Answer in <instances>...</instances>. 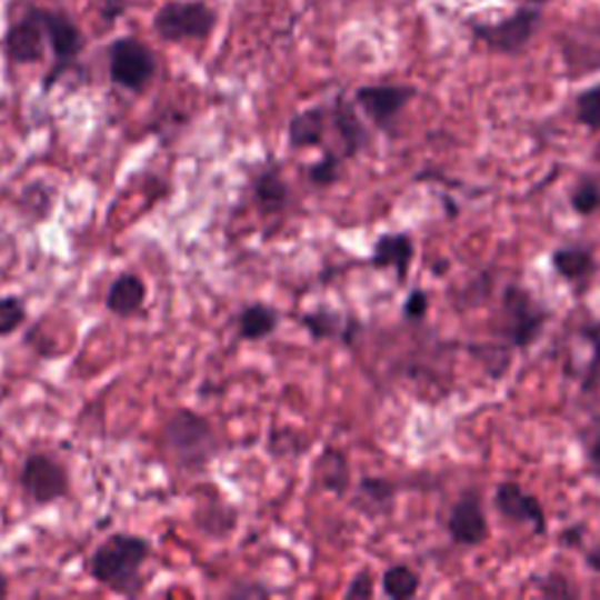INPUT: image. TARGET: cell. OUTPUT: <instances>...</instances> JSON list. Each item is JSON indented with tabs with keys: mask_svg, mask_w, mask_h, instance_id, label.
Returning a JSON list of instances; mask_svg holds the SVG:
<instances>
[{
	"mask_svg": "<svg viewBox=\"0 0 600 600\" xmlns=\"http://www.w3.org/2000/svg\"><path fill=\"white\" fill-rule=\"evenodd\" d=\"M148 559L150 544L146 538L116 532L94 549L90 559V574L113 593L137 596L143 587L141 570Z\"/></svg>",
	"mask_w": 600,
	"mask_h": 600,
	"instance_id": "6da1fadb",
	"label": "cell"
},
{
	"mask_svg": "<svg viewBox=\"0 0 600 600\" xmlns=\"http://www.w3.org/2000/svg\"><path fill=\"white\" fill-rule=\"evenodd\" d=\"M164 453L186 471H202L219 453V439L213 424L190 409L169 416L162 427Z\"/></svg>",
	"mask_w": 600,
	"mask_h": 600,
	"instance_id": "7a4b0ae2",
	"label": "cell"
},
{
	"mask_svg": "<svg viewBox=\"0 0 600 600\" xmlns=\"http://www.w3.org/2000/svg\"><path fill=\"white\" fill-rule=\"evenodd\" d=\"M542 24V10L538 6H523L513 14L498 21H469L471 36L492 52L521 54L532 36Z\"/></svg>",
	"mask_w": 600,
	"mask_h": 600,
	"instance_id": "3957f363",
	"label": "cell"
},
{
	"mask_svg": "<svg viewBox=\"0 0 600 600\" xmlns=\"http://www.w3.org/2000/svg\"><path fill=\"white\" fill-rule=\"evenodd\" d=\"M217 19L213 8L200 0H171L156 12L153 29L164 42L202 40L217 27Z\"/></svg>",
	"mask_w": 600,
	"mask_h": 600,
	"instance_id": "277c9868",
	"label": "cell"
},
{
	"mask_svg": "<svg viewBox=\"0 0 600 600\" xmlns=\"http://www.w3.org/2000/svg\"><path fill=\"white\" fill-rule=\"evenodd\" d=\"M109 73L118 88L143 92L158 73V59L146 42L137 38H118L109 46Z\"/></svg>",
	"mask_w": 600,
	"mask_h": 600,
	"instance_id": "5b68a950",
	"label": "cell"
},
{
	"mask_svg": "<svg viewBox=\"0 0 600 600\" xmlns=\"http://www.w3.org/2000/svg\"><path fill=\"white\" fill-rule=\"evenodd\" d=\"M19 481L33 504H52L69 496V471L46 453H33L24 460Z\"/></svg>",
	"mask_w": 600,
	"mask_h": 600,
	"instance_id": "8992f818",
	"label": "cell"
},
{
	"mask_svg": "<svg viewBox=\"0 0 600 600\" xmlns=\"http://www.w3.org/2000/svg\"><path fill=\"white\" fill-rule=\"evenodd\" d=\"M40 17H42V27H46V33H48V46L54 57L52 69L46 78V90H48L59 80L63 71H69L73 67L84 48V36L80 33L78 24L67 12L40 8Z\"/></svg>",
	"mask_w": 600,
	"mask_h": 600,
	"instance_id": "52a82bcc",
	"label": "cell"
},
{
	"mask_svg": "<svg viewBox=\"0 0 600 600\" xmlns=\"http://www.w3.org/2000/svg\"><path fill=\"white\" fill-rule=\"evenodd\" d=\"M48 33L42 27L40 8H29L17 21H12L6 33V54L12 63H38L46 59Z\"/></svg>",
	"mask_w": 600,
	"mask_h": 600,
	"instance_id": "ba28073f",
	"label": "cell"
},
{
	"mask_svg": "<svg viewBox=\"0 0 600 600\" xmlns=\"http://www.w3.org/2000/svg\"><path fill=\"white\" fill-rule=\"evenodd\" d=\"M413 97L416 88H409V84H367V88H359L354 92L359 109L382 130L394 124Z\"/></svg>",
	"mask_w": 600,
	"mask_h": 600,
	"instance_id": "9c48e42d",
	"label": "cell"
},
{
	"mask_svg": "<svg viewBox=\"0 0 600 600\" xmlns=\"http://www.w3.org/2000/svg\"><path fill=\"white\" fill-rule=\"evenodd\" d=\"M544 321V312L532 303L528 291L519 287H509L504 291V331L513 346H530L540 336Z\"/></svg>",
	"mask_w": 600,
	"mask_h": 600,
	"instance_id": "30bf717a",
	"label": "cell"
},
{
	"mask_svg": "<svg viewBox=\"0 0 600 600\" xmlns=\"http://www.w3.org/2000/svg\"><path fill=\"white\" fill-rule=\"evenodd\" d=\"M496 504L502 517L519 521V523H530L534 532H540V534L547 530L542 504L538 502V498L523 492L519 483H500L496 492Z\"/></svg>",
	"mask_w": 600,
	"mask_h": 600,
	"instance_id": "8fae6325",
	"label": "cell"
},
{
	"mask_svg": "<svg viewBox=\"0 0 600 600\" xmlns=\"http://www.w3.org/2000/svg\"><path fill=\"white\" fill-rule=\"evenodd\" d=\"M448 532L458 544H469L477 547L488 538V523L483 517V509L477 496H464L453 511H450L448 519Z\"/></svg>",
	"mask_w": 600,
	"mask_h": 600,
	"instance_id": "7c38bea8",
	"label": "cell"
},
{
	"mask_svg": "<svg viewBox=\"0 0 600 600\" xmlns=\"http://www.w3.org/2000/svg\"><path fill=\"white\" fill-rule=\"evenodd\" d=\"M251 192H253V200H256V207H259L261 213H282L287 207H289V200H291V192H289V186L282 177V171L277 167H268L263 171H259L253 179V186H251Z\"/></svg>",
	"mask_w": 600,
	"mask_h": 600,
	"instance_id": "4fadbf2b",
	"label": "cell"
},
{
	"mask_svg": "<svg viewBox=\"0 0 600 600\" xmlns=\"http://www.w3.org/2000/svg\"><path fill=\"white\" fill-rule=\"evenodd\" d=\"M413 253H416V247L409 234H403V232L382 234L373 247L371 263L376 268H394L399 280H406V274H409V268L413 261Z\"/></svg>",
	"mask_w": 600,
	"mask_h": 600,
	"instance_id": "5bb4252c",
	"label": "cell"
},
{
	"mask_svg": "<svg viewBox=\"0 0 600 600\" xmlns=\"http://www.w3.org/2000/svg\"><path fill=\"white\" fill-rule=\"evenodd\" d=\"M146 293L148 289L141 277L124 272L116 277V282L109 287V293H106V308L118 317H132L141 312L146 303Z\"/></svg>",
	"mask_w": 600,
	"mask_h": 600,
	"instance_id": "9a60e30c",
	"label": "cell"
},
{
	"mask_svg": "<svg viewBox=\"0 0 600 600\" xmlns=\"http://www.w3.org/2000/svg\"><path fill=\"white\" fill-rule=\"evenodd\" d=\"M327 122L329 113L321 106H314V109L300 111L298 116L291 118L289 122V143L291 148H314L324 143L327 137Z\"/></svg>",
	"mask_w": 600,
	"mask_h": 600,
	"instance_id": "2e32d148",
	"label": "cell"
},
{
	"mask_svg": "<svg viewBox=\"0 0 600 600\" xmlns=\"http://www.w3.org/2000/svg\"><path fill=\"white\" fill-rule=\"evenodd\" d=\"M329 113H331L336 132L342 141V150H346L348 158H352L363 146H367V130H363L359 116L354 113V106L346 99H338Z\"/></svg>",
	"mask_w": 600,
	"mask_h": 600,
	"instance_id": "e0dca14e",
	"label": "cell"
},
{
	"mask_svg": "<svg viewBox=\"0 0 600 600\" xmlns=\"http://www.w3.org/2000/svg\"><path fill=\"white\" fill-rule=\"evenodd\" d=\"M277 324H280V314L263 303H253L240 312L238 333L242 340H263L277 329Z\"/></svg>",
	"mask_w": 600,
	"mask_h": 600,
	"instance_id": "ac0fdd59",
	"label": "cell"
},
{
	"mask_svg": "<svg viewBox=\"0 0 600 600\" xmlns=\"http://www.w3.org/2000/svg\"><path fill=\"white\" fill-rule=\"evenodd\" d=\"M553 270L561 277H566L568 282H587L591 272H593V259L587 249L580 247H570V249H559L553 253Z\"/></svg>",
	"mask_w": 600,
	"mask_h": 600,
	"instance_id": "d6986e66",
	"label": "cell"
},
{
	"mask_svg": "<svg viewBox=\"0 0 600 600\" xmlns=\"http://www.w3.org/2000/svg\"><path fill=\"white\" fill-rule=\"evenodd\" d=\"M319 477L327 490L336 492V496H342L350 486V467L346 456L338 453L333 448H327V453L321 456L319 462Z\"/></svg>",
	"mask_w": 600,
	"mask_h": 600,
	"instance_id": "ffe728a7",
	"label": "cell"
},
{
	"mask_svg": "<svg viewBox=\"0 0 600 600\" xmlns=\"http://www.w3.org/2000/svg\"><path fill=\"white\" fill-rule=\"evenodd\" d=\"M420 589L418 574L406 568V566H392L388 572L382 574V591L388 598L403 600V598H413Z\"/></svg>",
	"mask_w": 600,
	"mask_h": 600,
	"instance_id": "44dd1931",
	"label": "cell"
},
{
	"mask_svg": "<svg viewBox=\"0 0 600 600\" xmlns=\"http://www.w3.org/2000/svg\"><path fill=\"white\" fill-rule=\"evenodd\" d=\"M27 321V306L17 296H0V338L14 333Z\"/></svg>",
	"mask_w": 600,
	"mask_h": 600,
	"instance_id": "7402d4cb",
	"label": "cell"
},
{
	"mask_svg": "<svg viewBox=\"0 0 600 600\" xmlns=\"http://www.w3.org/2000/svg\"><path fill=\"white\" fill-rule=\"evenodd\" d=\"M577 120H580L589 130H600V84L584 90L577 97Z\"/></svg>",
	"mask_w": 600,
	"mask_h": 600,
	"instance_id": "603a6c76",
	"label": "cell"
},
{
	"mask_svg": "<svg viewBox=\"0 0 600 600\" xmlns=\"http://www.w3.org/2000/svg\"><path fill=\"white\" fill-rule=\"evenodd\" d=\"M572 207L577 213H582V217H589V213H593L600 207L598 183L584 179L580 186H577L572 192Z\"/></svg>",
	"mask_w": 600,
	"mask_h": 600,
	"instance_id": "cb8c5ba5",
	"label": "cell"
},
{
	"mask_svg": "<svg viewBox=\"0 0 600 600\" xmlns=\"http://www.w3.org/2000/svg\"><path fill=\"white\" fill-rule=\"evenodd\" d=\"M340 319L333 312H312V314H303V327L310 331V336L314 340H324L331 338L338 331Z\"/></svg>",
	"mask_w": 600,
	"mask_h": 600,
	"instance_id": "d4e9b609",
	"label": "cell"
},
{
	"mask_svg": "<svg viewBox=\"0 0 600 600\" xmlns=\"http://www.w3.org/2000/svg\"><path fill=\"white\" fill-rule=\"evenodd\" d=\"M340 174V162L333 153H327L319 162H314L308 171V177L314 186H331Z\"/></svg>",
	"mask_w": 600,
	"mask_h": 600,
	"instance_id": "484cf974",
	"label": "cell"
},
{
	"mask_svg": "<svg viewBox=\"0 0 600 600\" xmlns=\"http://www.w3.org/2000/svg\"><path fill=\"white\" fill-rule=\"evenodd\" d=\"M427 308H430V300H427V293L416 289L411 291L409 300H406V306H403V314L409 317V319H422L427 314Z\"/></svg>",
	"mask_w": 600,
	"mask_h": 600,
	"instance_id": "4316f807",
	"label": "cell"
},
{
	"mask_svg": "<svg viewBox=\"0 0 600 600\" xmlns=\"http://www.w3.org/2000/svg\"><path fill=\"white\" fill-rule=\"evenodd\" d=\"M371 596H373V577L371 572L363 570L352 580L350 589L346 591V598H371Z\"/></svg>",
	"mask_w": 600,
	"mask_h": 600,
	"instance_id": "83f0119b",
	"label": "cell"
},
{
	"mask_svg": "<svg viewBox=\"0 0 600 600\" xmlns=\"http://www.w3.org/2000/svg\"><path fill=\"white\" fill-rule=\"evenodd\" d=\"M361 492H363V496L373 498L380 504H384V502H388L392 498V488L388 483H384V481H373V479H367V481L361 483Z\"/></svg>",
	"mask_w": 600,
	"mask_h": 600,
	"instance_id": "f1b7e54d",
	"label": "cell"
},
{
	"mask_svg": "<svg viewBox=\"0 0 600 600\" xmlns=\"http://www.w3.org/2000/svg\"><path fill=\"white\" fill-rule=\"evenodd\" d=\"M127 6H130V0H101V14L106 19H116L127 10Z\"/></svg>",
	"mask_w": 600,
	"mask_h": 600,
	"instance_id": "f546056e",
	"label": "cell"
},
{
	"mask_svg": "<svg viewBox=\"0 0 600 600\" xmlns=\"http://www.w3.org/2000/svg\"><path fill=\"white\" fill-rule=\"evenodd\" d=\"M230 596H234V598H242V596H247V598L249 596H270V591L263 589V587H259V584H249L244 589H232Z\"/></svg>",
	"mask_w": 600,
	"mask_h": 600,
	"instance_id": "4dcf8cb0",
	"label": "cell"
},
{
	"mask_svg": "<svg viewBox=\"0 0 600 600\" xmlns=\"http://www.w3.org/2000/svg\"><path fill=\"white\" fill-rule=\"evenodd\" d=\"M10 593V582H8V577L0 572V598H6Z\"/></svg>",
	"mask_w": 600,
	"mask_h": 600,
	"instance_id": "1f68e13d",
	"label": "cell"
},
{
	"mask_svg": "<svg viewBox=\"0 0 600 600\" xmlns=\"http://www.w3.org/2000/svg\"><path fill=\"white\" fill-rule=\"evenodd\" d=\"M528 3H530V6H538V8H540V6H547L549 0H528Z\"/></svg>",
	"mask_w": 600,
	"mask_h": 600,
	"instance_id": "d6a6232c",
	"label": "cell"
},
{
	"mask_svg": "<svg viewBox=\"0 0 600 600\" xmlns=\"http://www.w3.org/2000/svg\"><path fill=\"white\" fill-rule=\"evenodd\" d=\"M593 460H596V464L600 467V446L593 450Z\"/></svg>",
	"mask_w": 600,
	"mask_h": 600,
	"instance_id": "836d02e7",
	"label": "cell"
}]
</instances>
